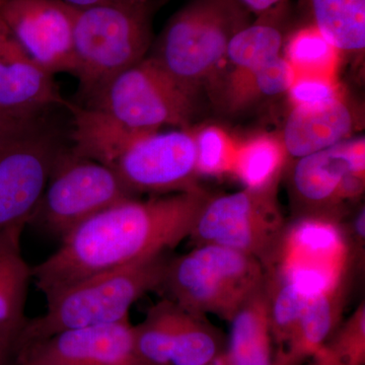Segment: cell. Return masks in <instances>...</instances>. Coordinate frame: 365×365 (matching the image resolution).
Segmentation results:
<instances>
[{
    "label": "cell",
    "mask_w": 365,
    "mask_h": 365,
    "mask_svg": "<svg viewBox=\"0 0 365 365\" xmlns=\"http://www.w3.org/2000/svg\"><path fill=\"white\" fill-rule=\"evenodd\" d=\"M230 323L232 329L225 353L228 365H273V340L264 282L250 295Z\"/></svg>",
    "instance_id": "cell-20"
},
{
    "label": "cell",
    "mask_w": 365,
    "mask_h": 365,
    "mask_svg": "<svg viewBox=\"0 0 365 365\" xmlns=\"http://www.w3.org/2000/svg\"><path fill=\"white\" fill-rule=\"evenodd\" d=\"M283 49L285 58L294 67L297 76L334 78L339 53L307 21L297 29L292 28Z\"/></svg>",
    "instance_id": "cell-26"
},
{
    "label": "cell",
    "mask_w": 365,
    "mask_h": 365,
    "mask_svg": "<svg viewBox=\"0 0 365 365\" xmlns=\"http://www.w3.org/2000/svg\"><path fill=\"white\" fill-rule=\"evenodd\" d=\"M68 105L54 76L34 61L0 18V113L30 119Z\"/></svg>",
    "instance_id": "cell-15"
},
{
    "label": "cell",
    "mask_w": 365,
    "mask_h": 365,
    "mask_svg": "<svg viewBox=\"0 0 365 365\" xmlns=\"http://www.w3.org/2000/svg\"><path fill=\"white\" fill-rule=\"evenodd\" d=\"M66 148L61 132L46 115L0 131V232L29 225Z\"/></svg>",
    "instance_id": "cell-9"
},
{
    "label": "cell",
    "mask_w": 365,
    "mask_h": 365,
    "mask_svg": "<svg viewBox=\"0 0 365 365\" xmlns=\"http://www.w3.org/2000/svg\"><path fill=\"white\" fill-rule=\"evenodd\" d=\"M250 14L258 16L273 6H277L283 0H237Z\"/></svg>",
    "instance_id": "cell-32"
},
{
    "label": "cell",
    "mask_w": 365,
    "mask_h": 365,
    "mask_svg": "<svg viewBox=\"0 0 365 365\" xmlns=\"http://www.w3.org/2000/svg\"><path fill=\"white\" fill-rule=\"evenodd\" d=\"M64 4H68L76 9H83L86 7L96 6V4H102L107 0H60Z\"/></svg>",
    "instance_id": "cell-33"
},
{
    "label": "cell",
    "mask_w": 365,
    "mask_h": 365,
    "mask_svg": "<svg viewBox=\"0 0 365 365\" xmlns=\"http://www.w3.org/2000/svg\"><path fill=\"white\" fill-rule=\"evenodd\" d=\"M353 273L337 284L311 295L292 338L274 356L273 365H304L341 325Z\"/></svg>",
    "instance_id": "cell-17"
},
{
    "label": "cell",
    "mask_w": 365,
    "mask_h": 365,
    "mask_svg": "<svg viewBox=\"0 0 365 365\" xmlns=\"http://www.w3.org/2000/svg\"><path fill=\"white\" fill-rule=\"evenodd\" d=\"M297 78L294 67L279 55L253 71L227 76L215 88V98L225 112L235 114L266 98L285 95Z\"/></svg>",
    "instance_id": "cell-21"
},
{
    "label": "cell",
    "mask_w": 365,
    "mask_h": 365,
    "mask_svg": "<svg viewBox=\"0 0 365 365\" xmlns=\"http://www.w3.org/2000/svg\"><path fill=\"white\" fill-rule=\"evenodd\" d=\"M155 0H107L78 9L73 40L79 91L86 98L145 58L153 42Z\"/></svg>",
    "instance_id": "cell-4"
},
{
    "label": "cell",
    "mask_w": 365,
    "mask_h": 365,
    "mask_svg": "<svg viewBox=\"0 0 365 365\" xmlns=\"http://www.w3.org/2000/svg\"><path fill=\"white\" fill-rule=\"evenodd\" d=\"M71 148L110 168L133 196L200 187L193 131L140 133L93 108L72 105Z\"/></svg>",
    "instance_id": "cell-2"
},
{
    "label": "cell",
    "mask_w": 365,
    "mask_h": 365,
    "mask_svg": "<svg viewBox=\"0 0 365 365\" xmlns=\"http://www.w3.org/2000/svg\"><path fill=\"white\" fill-rule=\"evenodd\" d=\"M21 334L0 325V365H19Z\"/></svg>",
    "instance_id": "cell-31"
},
{
    "label": "cell",
    "mask_w": 365,
    "mask_h": 365,
    "mask_svg": "<svg viewBox=\"0 0 365 365\" xmlns=\"http://www.w3.org/2000/svg\"><path fill=\"white\" fill-rule=\"evenodd\" d=\"M78 9L60 0H9L0 18L38 66L54 76L76 74L73 31Z\"/></svg>",
    "instance_id": "cell-13"
},
{
    "label": "cell",
    "mask_w": 365,
    "mask_h": 365,
    "mask_svg": "<svg viewBox=\"0 0 365 365\" xmlns=\"http://www.w3.org/2000/svg\"><path fill=\"white\" fill-rule=\"evenodd\" d=\"M287 158L279 136L262 134L237 145L232 173L245 188H260L280 182Z\"/></svg>",
    "instance_id": "cell-25"
},
{
    "label": "cell",
    "mask_w": 365,
    "mask_h": 365,
    "mask_svg": "<svg viewBox=\"0 0 365 365\" xmlns=\"http://www.w3.org/2000/svg\"><path fill=\"white\" fill-rule=\"evenodd\" d=\"M136 356L143 365H172V302L163 299L148 311L143 323L133 326Z\"/></svg>",
    "instance_id": "cell-27"
},
{
    "label": "cell",
    "mask_w": 365,
    "mask_h": 365,
    "mask_svg": "<svg viewBox=\"0 0 365 365\" xmlns=\"http://www.w3.org/2000/svg\"><path fill=\"white\" fill-rule=\"evenodd\" d=\"M9 0H0V9H1L2 7L6 6L7 2H9Z\"/></svg>",
    "instance_id": "cell-36"
},
{
    "label": "cell",
    "mask_w": 365,
    "mask_h": 365,
    "mask_svg": "<svg viewBox=\"0 0 365 365\" xmlns=\"http://www.w3.org/2000/svg\"><path fill=\"white\" fill-rule=\"evenodd\" d=\"M169 255L163 253L125 267L96 274L46 297L47 311L26 321L21 346L62 331L109 325L128 319L129 309L162 287Z\"/></svg>",
    "instance_id": "cell-3"
},
{
    "label": "cell",
    "mask_w": 365,
    "mask_h": 365,
    "mask_svg": "<svg viewBox=\"0 0 365 365\" xmlns=\"http://www.w3.org/2000/svg\"><path fill=\"white\" fill-rule=\"evenodd\" d=\"M355 265L342 225L307 220L287 225L270 268L299 283L313 295L337 284L353 273Z\"/></svg>",
    "instance_id": "cell-12"
},
{
    "label": "cell",
    "mask_w": 365,
    "mask_h": 365,
    "mask_svg": "<svg viewBox=\"0 0 365 365\" xmlns=\"http://www.w3.org/2000/svg\"><path fill=\"white\" fill-rule=\"evenodd\" d=\"M264 285L271 336L277 346L275 356L292 338L311 294L299 283L274 268L265 270Z\"/></svg>",
    "instance_id": "cell-24"
},
{
    "label": "cell",
    "mask_w": 365,
    "mask_h": 365,
    "mask_svg": "<svg viewBox=\"0 0 365 365\" xmlns=\"http://www.w3.org/2000/svg\"><path fill=\"white\" fill-rule=\"evenodd\" d=\"M264 279L265 269L254 257L203 245L170 258L160 290L189 313L230 322Z\"/></svg>",
    "instance_id": "cell-6"
},
{
    "label": "cell",
    "mask_w": 365,
    "mask_h": 365,
    "mask_svg": "<svg viewBox=\"0 0 365 365\" xmlns=\"http://www.w3.org/2000/svg\"><path fill=\"white\" fill-rule=\"evenodd\" d=\"M199 176L232 173L237 145L227 132L217 126H206L193 131Z\"/></svg>",
    "instance_id": "cell-29"
},
{
    "label": "cell",
    "mask_w": 365,
    "mask_h": 365,
    "mask_svg": "<svg viewBox=\"0 0 365 365\" xmlns=\"http://www.w3.org/2000/svg\"><path fill=\"white\" fill-rule=\"evenodd\" d=\"M172 365H207L227 351L222 331L205 316L189 313L172 302Z\"/></svg>",
    "instance_id": "cell-23"
},
{
    "label": "cell",
    "mask_w": 365,
    "mask_h": 365,
    "mask_svg": "<svg viewBox=\"0 0 365 365\" xmlns=\"http://www.w3.org/2000/svg\"><path fill=\"white\" fill-rule=\"evenodd\" d=\"M19 365H143L129 319L62 331L21 346Z\"/></svg>",
    "instance_id": "cell-14"
},
{
    "label": "cell",
    "mask_w": 365,
    "mask_h": 365,
    "mask_svg": "<svg viewBox=\"0 0 365 365\" xmlns=\"http://www.w3.org/2000/svg\"><path fill=\"white\" fill-rule=\"evenodd\" d=\"M198 97L150 56L110 79L86 106L131 130L151 133L167 126L190 128Z\"/></svg>",
    "instance_id": "cell-7"
},
{
    "label": "cell",
    "mask_w": 365,
    "mask_h": 365,
    "mask_svg": "<svg viewBox=\"0 0 365 365\" xmlns=\"http://www.w3.org/2000/svg\"><path fill=\"white\" fill-rule=\"evenodd\" d=\"M306 21L341 56L361 60L365 51V0H302Z\"/></svg>",
    "instance_id": "cell-19"
},
{
    "label": "cell",
    "mask_w": 365,
    "mask_h": 365,
    "mask_svg": "<svg viewBox=\"0 0 365 365\" xmlns=\"http://www.w3.org/2000/svg\"><path fill=\"white\" fill-rule=\"evenodd\" d=\"M130 198L136 197L110 168L66 148L55 162L29 225L62 240L88 218Z\"/></svg>",
    "instance_id": "cell-11"
},
{
    "label": "cell",
    "mask_w": 365,
    "mask_h": 365,
    "mask_svg": "<svg viewBox=\"0 0 365 365\" xmlns=\"http://www.w3.org/2000/svg\"><path fill=\"white\" fill-rule=\"evenodd\" d=\"M364 126L359 105L341 93L314 105L292 106L280 138L288 157H307L353 138Z\"/></svg>",
    "instance_id": "cell-16"
},
{
    "label": "cell",
    "mask_w": 365,
    "mask_h": 365,
    "mask_svg": "<svg viewBox=\"0 0 365 365\" xmlns=\"http://www.w3.org/2000/svg\"><path fill=\"white\" fill-rule=\"evenodd\" d=\"M23 228L0 232V325L23 331L32 267L21 254Z\"/></svg>",
    "instance_id": "cell-22"
},
{
    "label": "cell",
    "mask_w": 365,
    "mask_h": 365,
    "mask_svg": "<svg viewBox=\"0 0 365 365\" xmlns=\"http://www.w3.org/2000/svg\"><path fill=\"white\" fill-rule=\"evenodd\" d=\"M306 365H365L364 302Z\"/></svg>",
    "instance_id": "cell-28"
},
{
    "label": "cell",
    "mask_w": 365,
    "mask_h": 365,
    "mask_svg": "<svg viewBox=\"0 0 365 365\" xmlns=\"http://www.w3.org/2000/svg\"><path fill=\"white\" fill-rule=\"evenodd\" d=\"M209 196L200 186L148 200L126 199L91 216L32 267L38 289L48 297L83 278L176 248L189 237Z\"/></svg>",
    "instance_id": "cell-1"
},
{
    "label": "cell",
    "mask_w": 365,
    "mask_h": 365,
    "mask_svg": "<svg viewBox=\"0 0 365 365\" xmlns=\"http://www.w3.org/2000/svg\"><path fill=\"white\" fill-rule=\"evenodd\" d=\"M283 173L294 220L341 225L364 192V137L297 158Z\"/></svg>",
    "instance_id": "cell-10"
},
{
    "label": "cell",
    "mask_w": 365,
    "mask_h": 365,
    "mask_svg": "<svg viewBox=\"0 0 365 365\" xmlns=\"http://www.w3.org/2000/svg\"><path fill=\"white\" fill-rule=\"evenodd\" d=\"M252 21L237 0H190L165 24L150 57L199 95L215 79L230 41Z\"/></svg>",
    "instance_id": "cell-5"
},
{
    "label": "cell",
    "mask_w": 365,
    "mask_h": 365,
    "mask_svg": "<svg viewBox=\"0 0 365 365\" xmlns=\"http://www.w3.org/2000/svg\"><path fill=\"white\" fill-rule=\"evenodd\" d=\"M279 182L209 196L190 239L196 247L216 245L250 255L267 270L287 228L278 201Z\"/></svg>",
    "instance_id": "cell-8"
},
{
    "label": "cell",
    "mask_w": 365,
    "mask_h": 365,
    "mask_svg": "<svg viewBox=\"0 0 365 365\" xmlns=\"http://www.w3.org/2000/svg\"><path fill=\"white\" fill-rule=\"evenodd\" d=\"M342 93L335 79L325 76H299L288 91L292 106L314 105L337 97Z\"/></svg>",
    "instance_id": "cell-30"
},
{
    "label": "cell",
    "mask_w": 365,
    "mask_h": 365,
    "mask_svg": "<svg viewBox=\"0 0 365 365\" xmlns=\"http://www.w3.org/2000/svg\"><path fill=\"white\" fill-rule=\"evenodd\" d=\"M292 24L294 11L290 0H283L256 16V20L235 34L228 43L223 60H227L232 71L227 76L253 71L279 56Z\"/></svg>",
    "instance_id": "cell-18"
},
{
    "label": "cell",
    "mask_w": 365,
    "mask_h": 365,
    "mask_svg": "<svg viewBox=\"0 0 365 365\" xmlns=\"http://www.w3.org/2000/svg\"><path fill=\"white\" fill-rule=\"evenodd\" d=\"M207 365H228L227 362V359H225V355L222 354V356L218 357L217 359H215V361L211 362Z\"/></svg>",
    "instance_id": "cell-35"
},
{
    "label": "cell",
    "mask_w": 365,
    "mask_h": 365,
    "mask_svg": "<svg viewBox=\"0 0 365 365\" xmlns=\"http://www.w3.org/2000/svg\"><path fill=\"white\" fill-rule=\"evenodd\" d=\"M19 120L23 119H14V118H9L4 116L0 113V131L4 130V128H6L9 125L14 123L16 121H19Z\"/></svg>",
    "instance_id": "cell-34"
}]
</instances>
